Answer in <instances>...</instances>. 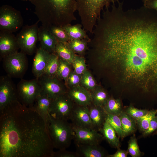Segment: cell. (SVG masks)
<instances>
[{
	"instance_id": "1",
	"label": "cell",
	"mask_w": 157,
	"mask_h": 157,
	"mask_svg": "<svg viewBox=\"0 0 157 157\" xmlns=\"http://www.w3.org/2000/svg\"><path fill=\"white\" fill-rule=\"evenodd\" d=\"M113 5L98 19L92 39L93 57L121 85L157 91V11Z\"/></svg>"
},
{
	"instance_id": "2",
	"label": "cell",
	"mask_w": 157,
	"mask_h": 157,
	"mask_svg": "<svg viewBox=\"0 0 157 157\" xmlns=\"http://www.w3.org/2000/svg\"><path fill=\"white\" fill-rule=\"evenodd\" d=\"M49 128L34 105L19 100L0 112V157H53Z\"/></svg>"
},
{
	"instance_id": "3",
	"label": "cell",
	"mask_w": 157,
	"mask_h": 157,
	"mask_svg": "<svg viewBox=\"0 0 157 157\" xmlns=\"http://www.w3.org/2000/svg\"><path fill=\"white\" fill-rule=\"evenodd\" d=\"M35 7L34 13L46 27H62L76 20L77 0H29Z\"/></svg>"
},
{
	"instance_id": "4",
	"label": "cell",
	"mask_w": 157,
	"mask_h": 157,
	"mask_svg": "<svg viewBox=\"0 0 157 157\" xmlns=\"http://www.w3.org/2000/svg\"><path fill=\"white\" fill-rule=\"evenodd\" d=\"M119 0H77V11L81 24L86 32L92 34L94 27L104 7Z\"/></svg>"
},
{
	"instance_id": "5",
	"label": "cell",
	"mask_w": 157,
	"mask_h": 157,
	"mask_svg": "<svg viewBox=\"0 0 157 157\" xmlns=\"http://www.w3.org/2000/svg\"><path fill=\"white\" fill-rule=\"evenodd\" d=\"M49 129L54 148L59 150L66 149L69 147L73 140L72 123L67 120L55 119L49 116Z\"/></svg>"
},
{
	"instance_id": "6",
	"label": "cell",
	"mask_w": 157,
	"mask_h": 157,
	"mask_svg": "<svg viewBox=\"0 0 157 157\" xmlns=\"http://www.w3.org/2000/svg\"><path fill=\"white\" fill-rule=\"evenodd\" d=\"M39 22L38 20L33 24L23 26L16 36L19 49L26 55H32L35 51Z\"/></svg>"
},
{
	"instance_id": "7",
	"label": "cell",
	"mask_w": 157,
	"mask_h": 157,
	"mask_svg": "<svg viewBox=\"0 0 157 157\" xmlns=\"http://www.w3.org/2000/svg\"><path fill=\"white\" fill-rule=\"evenodd\" d=\"M23 19L20 12L12 7L3 5L0 8V30L14 33L23 26Z\"/></svg>"
},
{
	"instance_id": "8",
	"label": "cell",
	"mask_w": 157,
	"mask_h": 157,
	"mask_svg": "<svg viewBox=\"0 0 157 157\" xmlns=\"http://www.w3.org/2000/svg\"><path fill=\"white\" fill-rule=\"evenodd\" d=\"M18 98L20 102L27 106L33 105L41 92V88L38 79H22L17 86Z\"/></svg>"
},
{
	"instance_id": "9",
	"label": "cell",
	"mask_w": 157,
	"mask_h": 157,
	"mask_svg": "<svg viewBox=\"0 0 157 157\" xmlns=\"http://www.w3.org/2000/svg\"><path fill=\"white\" fill-rule=\"evenodd\" d=\"M26 55L21 51L3 58V67L8 75L15 78L22 77L28 66Z\"/></svg>"
},
{
	"instance_id": "10",
	"label": "cell",
	"mask_w": 157,
	"mask_h": 157,
	"mask_svg": "<svg viewBox=\"0 0 157 157\" xmlns=\"http://www.w3.org/2000/svg\"><path fill=\"white\" fill-rule=\"evenodd\" d=\"M74 104L67 93L60 95L52 99L49 116L55 119L68 120Z\"/></svg>"
},
{
	"instance_id": "11",
	"label": "cell",
	"mask_w": 157,
	"mask_h": 157,
	"mask_svg": "<svg viewBox=\"0 0 157 157\" xmlns=\"http://www.w3.org/2000/svg\"><path fill=\"white\" fill-rule=\"evenodd\" d=\"M37 79L41 87L40 94L52 99L67 93L68 89L65 82L56 76L43 75Z\"/></svg>"
},
{
	"instance_id": "12",
	"label": "cell",
	"mask_w": 157,
	"mask_h": 157,
	"mask_svg": "<svg viewBox=\"0 0 157 157\" xmlns=\"http://www.w3.org/2000/svg\"><path fill=\"white\" fill-rule=\"evenodd\" d=\"M7 75L0 79V112L6 106L19 100L17 87Z\"/></svg>"
},
{
	"instance_id": "13",
	"label": "cell",
	"mask_w": 157,
	"mask_h": 157,
	"mask_svg": "<svg viewBox=\"0 0 157 157\" xmlns=\"http://www.w3.org/2000/svg\"><path fill=\"white\" fill-rule=\"evenodd\" d=\"M72 125L73 140L76 145L99 144L104 139L102 135L94 129Z\"/></svg>"
},
{
	"instance_id": "14",
	"label": "cell",
	"mask_w": 157,
	"mask_h": 157,
	"mask_svg": "<svg viewBox=\"0 0 157 157\" xmlns=\"http://www.w3.org/2000/svg\"><path fill=\"white\" fill-rule=\"evenodd\" d=\"M19 49L16 36L13 33L0 31V56L1 58L15 53Z\"/></svg>"
},
{
	"instance_id": "15",
	"label": "cell",
	"mask_w": 157,
	"mask_h": 157,
	"mask_svg": "<svg viewBox=\"0 0 157 157\" xmlns=\"http://www.w3.org/2000/svg\"><path fill=\"white\" fill-rule=\"evenodd\" d=\"M69 119L74 126L93 129L88 106H80L74 104Z\"/></svg>"
},
{
	"instance_id": "16",
	"label": "cell",
	"mask_w": 157,
	"mask_h": 157,
	"mask_svg": "<svg viewBox=\"0 0 157 157\" xmlns=\"http://www.w3.org/2000/svg\"><path fill=\"white\" fill-rule=\"evenodd\" d=\"M67 94L77 105L89 106L92 104L91 92L80 85L68 89Z\"/></svg>"
},
{
	"instance_id": "17",
	"label": "cell",
	"mask_w": 157,
	"mask_h": 157,
	"mask_svg": "<svg viewBox=\"0 0 157 157\" xmlns=\"http://www.w3.org/2000/svg\"><path fill=\"white\" fill-rule=\"evenodd\" d=\"M50 54L40 47L36 50L32 68V73L36 78H38L44 74Z\"/></svg>"
},
{
	"instance_id": "18",
	"label": "cell",
	"mask_w": 157,
	"mask_h": 157,
	"mask_svg": "<svg viewBox=\"0 0 157 157\" xmlns=\"http://www.w3.org/2000/svg\"><path fill=\"white\" fill-rule=\"evenodd\" d=\"M38 35L40 47L50 53H55L58 42L49 30L42 25L39 27Z\"/></svg>"
},
{
	"instance_id": "19",
	"label": "cell",
	"mask_w": 157,
	"mask_h": 157,
	"mask_svg": "<svg viewBox=\"0 0 157 157\" xmlns=\"http://www.w3.org/2000/svg\"><path fill=\"white\" fill-rule=\"evenodd\" d=\"M88 107L92 128L99 131L107 120V113L103 107L92 104Z\"/></svg>"
},
{
	"instance_id": "20",
	"label": "cell",
	"mask_w": 157,
	"mask_h": 157,
	"mask_svg": "<svg viewBox=\"0 0 157 157\" xmlns=\"http://www.w3.org/2000/svg\"><path fill=\"white\" fill-rule=\"evenodd\" d=\"M51 101L52 99L47 96L40 94L36 98L33 104L48 128L49 112Z\"/></svg>"
},
{
	"instance_id": "21",
	"label": "cell",
	"mask_w": 157,
	"mask_h": 157,
	"mask_svg": "<svg viewBox=\"0 0 157 157\" xmlns=\"http://www.w3.org/2000/svg\"><path fill=\"white\" fill-rule=\"evenodd\" d=\"M76 152L80 157H107L108 154L99 144L76 145Z\"/></svg>"
},
{
	"instance_id": "22",
	"label": "cell",
	"mask_w": 157,
	"mask_h": 157,
	"mask_svg": "<svg viewBox=\"0 0 157 157\" xmlns=\"http://www.w3.org/2000/svg\"><path fill=\"white\" fill-rule=\"evenodd\" d=\"M99 132L112 147L117 148L120 147L119 138L113 127L106 120L103 126L99 130Z\"/></svg>"
},
{
	"instance_id": "23",
	"label": "cell",
	"mask_w": 157,
	"mask_h": 157,
	"mask_svg": "<svg viewBox=\"0 0 157 157\" xmlns=\"http://www.w3.org/2000/svg\"><path fill=\"white\" fill-rule=\"evenodd\" d=\"M81 24H77L74 25L68 24L62 27L67 33L69 40L85 39L90 40L86 31L82 28Z\"/></svg>"
},
{
	"instance_id": "24",
	"label": "cell",
	"mask_w": 157,
	"mask_h": 157,
	"mask_svg": "<svg viewBox=\"0 0 157 157\" xmlns=\"http://www.w3.org/2000/svg\"><path fill=\"white\" fill-rule=\"evenodd\" d=\"M124 137L134 133L138 127L136 121L124 110L119 116Z\"/></svg>"
},
{
	"instance_id": "25",
	"label": "cell",
	"mask_w": 157,
	"mask_h": 157,
	"mask_svg": "<svg viewBox=\"0 0 157 157\" xmlns=\"http://www.w3.org/2000/svg\"><path fill=\"white\" fill-rule=\"evenodd\" d=\"M91 92L92 104L96 106L104 107L110 97L107 91L99 85Z\"/></svg>"
},
{
	"instance_id": "26",
	"label": "cell",
	"mask_w": 157,
	"mask_h": 157,
	"mask_svg": "<svg viewBox=\"0 0 157 157\" xmlns=\"http://www.w3.org/2000/svg\"><path fill=\"white\" fill-rule=\"evenodd\" d=\"M55 53L60 58L72 64L76 55L68 47L67 43L58 42L56 47Z\"/></svg>"
},
{
	"instance_id": "27",
	"label": "cell",
	"mask_w": 157,
	"mask_h": 157,
	"mask_svg": "<svg viewBox=\"0 0 157 157\" xmlns=\"http://www.w3.org/2000/svg\"><path fill=\"white\" fill-rule=\"evenodd\" d=\"M107 113L119 116L124 110L121 100L110 97L103 107Z\"/></svg>"
},
{
	"instance_id": "28",
	"label": "cell",
	"mask_w": 157,
	"mask_h": 157,
	"mask_svg": "<svg viewBox=\"0 0 157 157\" xmlns=\"http://www.w3.org/2000/svg\"><path fill=\"white\" fill-rule=\"evenodd\" d=\"M89 40L85 39H78L69 40L67 44L69 48L75 54H84L88 49Z\"/></svg>"
},
{
	"instance_id": "29",
	"label": "cell",
	"mask_w": 157,
	"mask_h": 157,
	"mask_svg": "<svg viewBox=\"0 0 157 157\" xmlns=\"http://www.w3.org/2000/svg\"><path fill=\"white\" fill-rule=\"evenodd\" d=\"M59 58L56 53H51L44 73L43 75L48 76H56L59 65Z\"/></svg>"
},
{
	"instance_id": "30",
	"label": "cell",
	"mask_w": 157,
	"mask_h": 157,
	"mask_svg": "<svg viewBox=\"0 0 157 157\" xmlns=\"http://www.w3.org/2000/svg\"><path fill=\"white\" fill-rule=\"evenodd\" d=\"M72 66L71 63L59 58V65L56 76L63 80L66 85L68 77L71 71Z\"/></svg>"
},
{
	"instance_id": "31",
	"label": "cell",
	"mask_w": 157,
	"mask_h": 157,
	"mask_svg": "<svg viewBox=\"0 0 157 157\" xmlns=\"http://www.w3.org/2000/svg\"><path fill=\"white\" fill-rule=\"evenodd\" d=\"M157 114V109L151 110L146 115L136 120L140 131L143 133L148 129L151 121Z\"/></svg>"
},
{
	"instance_id": "32",
	"label": "cell",
	"mask_w": 157,
	"mask_h": 157,
	"mask_svg": "<svg viewBox=\"0 0 157 157\" xmlns=\"http://www.w3.org/2000/svg\"><path fill=\"white\" fill-rule=\"evenodd\" d=\"M107 120L115 129L119 138L123 139L125 138L119 116L107 113Z\"/></svg>"
},
{
	"instance_id": "33",
	"label": "cell",
	"mask_w": 157,
	"mask_h": 157,
	"mask_svg": "<svg viewBox=\"0 0 157 157\" xmlns=\"http://www.w3.org/2000/svg\"><path fill=\"white\" fill-rule=\"evenodd\" d=\"M80 85L91 92L97 86L95 79L88 70L81 75Z\"/></svg>"
},
{
	"instance_id": "34",
	"label": "cell",
	"mask_w": 157,
	"mask_h": 157,
	"mask_svg": "<svg viewBox=\"0 0 157 157\" xmlns=\"http://www.w3.org/2000/svg\"><path fill=\"white\" fill-rule=\"evenodd\" d=\"M58 42L67 43L69 40L68 36L62 27L51 26L47 28Z\"/></svg>"
},
{
	"instance_id": "35",
	"label": "cell",
	"mask_w": 157,
	"mask_h": 157,
	"mask_svg": "<svg viewBox=\"0 0 157 157\" xmlns=\"http://www.w3.org/2000/svg\"><path fill=\"white\" fill-rule=\"evenodd\" d=\"M74 70L77 74L81 75L87 70L85 58L76 54L72 64Z\"/></svg>"
},
{
	"instance_id": "36",
	"label": "cell",
	"mask_w": 157,
	"mask_h": 157,
	"mask_svg": "<svg viewBox=\"0 0 157 157\" xmlns=\"http://www.w3.org/2000/svg\"><path fill=\"white\" fill-rule=\"evenodd\" d=\"M127 151L132 157L142 156L144 153L140 151L138 144L137 139L134 134L132 136L128 141Z\"/></svg>"
},
{
	"instance_id": "37",
	"label": "cell",
	"mask_w": 157,
	"mask_h": 157,
	"mask_svg": "<svg viewBox=\"0 0 157 157\" xmlns=\"http://www.w3.org/2000/svg\"><path fill=\"white\" fill-rule=\"evenodd\" d=\"M124 111L135 120L146 115L149 110L146 109H139L130 105L124 109Z\"/></svg>"
},
{
	"instance_id": "38",
	"label": "cell",
	"mask_w": 157,
	"mask_h": 157,
	"mask_svg": "<svg viewBox=\"0 0 157 157\" xmlns=\"http://www.w3.org/2000/svg\"><path fill=\"white\" fill-rule=\"evenodd\" d=\"M81 75L71 70L68 77L66 85L68 89L80 85Z\"/></svg>"
},
{
	"instance_id": "39",
	"label": "cell",
	"mask_w": 157,
	"mask_h": 157,
	"mask_svg": "<svg viewBox=\"0 0 157 157\" xmlns=\"http://www.w3.org/2000/svg\"><path fill=\"white\" fill-rule=\"evenodd\" d=\"M80 155L76 152L69 151L66 149L59 150L56 152H54L53 157H79Z\"/></svg>"
},
{
	"instance_id": "40",
	"label": "cell",
	"mask_w": 157,
	"mask_h": 157,
	"mask_svg": "<svg viewBox=\"0 0 157 157\" xmlns=\"http://www.w3.org/2000/svg\"><path fill=\"white\" fill-rule=\"evenodd\" d=\"M157 130V115L151 121L148 129L143 132L144 136H148Z\"/></svg>"
},
{
	"instance_id": "41",
	"label": "cell",
	"mask_w": 157,
	"mask_h": 157,
	"mask_svg": "<svg viewBox=\"0 0 157 157\" xmlns=\"http://www.w3.org/2000/svg\"><path fill=\"white\" fill-rule=\"evenodd\" d=\"M117 151L113 154H108L107 157H126L129 154L127 151L122 150L120 147L117 148Z\"/></svg>"
},
{
	"instance_id": "42",
	"label": "cell",
	"mask_w": 157,
	"mask_h": 157,
	"mask_svg": "<svg viewBox=\"0 0 157 157\" xmlns=\"http://www.w3.org/2000/svg\"><path fill=\"white\" fill-rule=\"evenodd\" d=\"M143 6L146 7L153 9L157 11V0H151L143 3Z\"/></svg>"
},
{
	"instance_id": "43",
	"label": "cell",
	"mask_w": 157,
	"mask_h": 157,
	"mask_svg": "<svg viewBox=\"0 0 157 157\" xmlns=\"http://www.w3.org/2000/svg\"><path fill=\"white\" fill-rule=\"evenodd\" d=\"M141 0L143 3H144L151 0Z\"/></svg>"
},
{
	"instance_id": "44",
	"label": "cell",
	"mask_w": 157,
	"mask_h": 157,
	"mask_svg": "<svg viewBox=\"0 0 157 157\" xmlns=\"http://www.w3.org/2000/svg\"><path fill=\"white\" fill-rule=\"evenodd\" d=\"M22 1H29V0H21Z\"/></svg>"
}]
</instances>
